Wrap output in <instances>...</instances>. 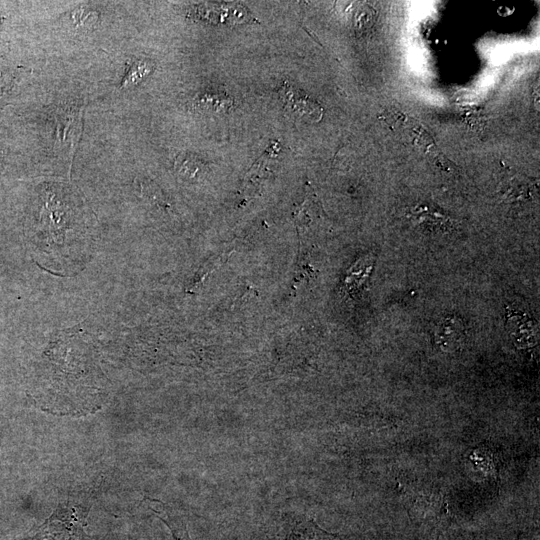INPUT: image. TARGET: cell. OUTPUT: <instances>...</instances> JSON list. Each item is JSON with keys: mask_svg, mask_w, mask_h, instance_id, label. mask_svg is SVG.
Instances as JSON below:
<instances>
[{"mask_svg": "<svg viewBox=\"0 0 540 540\" xmlns=\"http://www.w3.org/2000/svg\"><path fill=\"white\" fill-rule=\"evenodd\" d=\"M87 513L77 506H59L42 525L19 540H91L85 530Z\"/></svg>", "mask_w": 540, "mask_h": 540, "instance_id": "obj_1", "label": "cell"}, {"mask_svg": "<svg viewBox=\"0 0 540 540\" xmlns=\"http://www.w3.org/2000/svg\"><path fill=\"white\" fill-rule=\"evenodd\" d=\"M267 540H345L343 536L325 531L312 519L300 515H286L275 522Z\"/></svg>", "mask_w": 540, "mask_h": 540, "instance_id": "obj_2", "label": "cell"}, {"mask_svg": "<svg viewBox=\"0 0 540 540\" xmlns=\"http://www.w3.org/2000/svg\"><path fill=\"white\" fill-rule=\"evenodd\" d=\"M81 107H67L58 109L55 114L56 120V149H59L65 157H73L79 137L82 131Z\"/></svg>", "mask_w": 540, "mask_h": 540, "instance_id": "obj_3", "label": "cell"}, {"mask_svg": "<svg viewBox=\"0 0 540 540\" xmlns=\"http://www.w3.org/2000/svg\"><path fill=\"white\" fill-rule=\"evenodd\" d=\"M280 98L284 102L285 108L297 117L314 122L319 121L322 117L323 110L318 103L287 83L280 89Z\"/></svg>", "mask_w": 540, "mask_h": 540, "instance_id": "obj_4", "label": "cell"}, {"mask_svg": "<svg viewBox=\"0 0 540 540\" xmlns=\"http://www.w3.org/2000/svg\"><path fill=\"white\" fill-rule=\"evenodd\" d=\"M150 509L167 525L173 540H192L182 516L171 507L153 499H147Z\"/></svg>", "mask_w": 540, "mask_h": 540, "instance_id": "obj_5", "label": "cell"}, {"mask_svg": "<svg viewBox=\"0 0 540 540\" xmlns=\"http://www.w3.org/2000/svg\"><path fill=\"white\" fill-rule=\"evenodd\" d=\"M153 70L151 62L146 60L135 61L128 69L122 83L121 88H127L139 83L144 77L149 75Z\"/></svg>", "mask_w": 540, "mask_h": 540, "instance_id": "obj_6", "label": "cell"}, {"mask_svg": "<svg viewBox=\"0 0 540 540\" xmlns=\"http://www.w3.org/2000/svg\"><path fill=\"white\" fill-rule=\"evenodd\" d=\"M71 17L77 27H89L97 21V19L99 18V14L97 11H94L87 7H79L72 12Z\"/></svg>", "mask_w": 540, "mask_h": 540, "instance_id": "obj_7", "label": "cell"}, {"mask_svg": "<svg viewBox=\"0 0 540 540\" xmlns=\"http://www.w3.org/2000/svg\"><path fill=\"white\" fill-rule=\"evenodd\" d=\"M199 103L201 106L205 107V109H210L212 111L216 109H224L225 107H229L231 105V101L229 99H224L223 97H218L216 95L211 94H205L199 99Z\"/></svg>", "mask_w": 540, "mask_h": 540, "instance_id": "obj_8", "label": "cell"}, {"mask_svg": "<svg viewBox=\"0 0 540 540\" xmlns=\"http://www.w3.org/2000/svg\"><path fill=\"white\" fill-rule=\"evenodd\" d=\"M14 81L15 75L11 72L0 75V108L5 105V100L11 93Z\"/></svg>", "mask_w": 540, "mask_h": 540, "instance_id": "obj_9", "label": "cell"}]
</instances>
